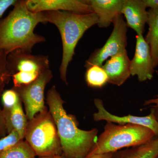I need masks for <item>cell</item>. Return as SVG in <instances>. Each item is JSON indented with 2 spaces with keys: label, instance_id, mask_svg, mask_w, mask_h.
Returning <instances> with one entry per match:
<instances>
[{
  "label": "cell",
  "instance_id": "cell-14",
  "mask_svg": "<svg viewBox=\"0 0 158 158\" xmlns=\"http://www.w3.org/2000/svg\"><path fill=\"white\" fill-rule=\"evenodd\" d=\"M98 17L97 25L108 27L115 18L121 15L124 0H85Z\"/></svg>",
  "mask_w": 158,
  "mask_h": 158
},
{
  "label": "cell",
  "instance_id": "cell-5",
  "mask_svg": "<svg viewBox=\"0 0 158 158\" xmlns=\"http://www.w3.org/2000/svg\"><path fill=\"white\" fill-rule=\"evenodd\" d=\"M24 138L39 157L62 156L56 126L48 109L28 121Z\"/></svg>",
  "mask_w": 158,
  "mask_h": 158
},
{
  "label": "cell",
  "instance_id": "cell-13",
  "mask_svg": "<svg viewBox=\"0 0 158 158\" xmlns=\"http://www.w3.org/2000/svg\"><path fill=\"white\" fill-rule=\"evenodd\" d=\"M121 15L125 18L127 27L135 31L137 35L143 34L148 15L142 0H124Z\"/></svg>",
  "mask_w": 158,
  "mask_h": 158
},
{
  "label": "cell",
  "instance_id": "cell-3",
  "mask_svg": "<svg viewBox=\"0 0 158 158\" xmlns=\"http://www.w3.org/2000/svg\"><path fill=\"white\" fill-rule=\"evenodd\" d=\"M46 22L53 24L59 30L62 45V55L59 74L61 80L67 84V69L75 55L79 40L85 32L97 25L98 17L94 12L78 14L65 11L44 12Z\"/></svg>",
  "mask_w": 158,
  "mask_h": 158
},
{
  "label": "cell",
  "instance_id": "cell-29",
  "mask_svg": "<svg viewBox=\"0 0 158 158\" xmlns=\"http://www.w3.org/2000/svg\"><path fill=\"white\" fill-rule=\"evenodd\" d=\"M56 156H49V157H39V158H56Z\"/></svg>",
  "mask_w": 158,
  "mask_h": 158
},
{
  "label": "cell",
  "instance_id": "cell-4",
  "mask_svg": "<svg viewBox=\"0 0 158 158\" xmlns=\"http://www.w3.org/2000/svg\"><path fill=\"white\" fill-rule=\"evenodd\" d=\"M156 137L152 130L142 126L107 122L87 158L145 144Z\"/></svg>",
  "mask_w": 158,
  "mask_h": 158
},
{
  "label": "cell",
  "instance_id": "cell-20",
  "mask_svg": "<svg viewBox=\"0 0 158 158\" xmlns=\"http://www.w3.org/2000/svg\"><path fill=\"white\" fill-rule=\"evenodd\" d=\"M7 55L3 51H0V97L4 92L5 86L11 79L7 67Z\"/></svg>",
  "mask_w": 158,
  "mask_h": 158
},
{
  "label": "cell",
  "instance_id": "cell-1",
  "mask_svg": "<svg viewBox=\"0 0 158 158\" xmlns=\"http://www.w3.org/2000/svg\"><path fill=\"white\" fill-rule=\"evenodd\" d=\"M47 103L56 126L62 156L64 158H87L97 141L98 129L79 128L76 118L68 114L64 109L65 102L56 86L48 91Z\"/></svg>",
  "mask_w": 158,
  "mask_h": 158
},
{
  "label": "cell",
  "instance_id": "cell-12",
  "mask_svg": "<svg viewBox=\"0 0 158 158\" xmlns=\"http://www.w3.org/2000/svg\"><path fill=\"white\" fill-rule=\"evenodd\" d=\"M131 60L127 50L111 57L102 66L108 76V83L120 86L131 76Z\"/></svg>",
  "mask_w": 158,
  "mask_h": 158
},
{
  "label": "cell",
  "instance_id": "cell-30",
  "mask_svg": "<svg viewBox=\"0 0 158 158\" xmlns=\"http://www.w3.org/2000/svg\"><path fill=\"white\" fill-rule=\"evenodd\" d=\"M56 158H64L63 157V156H56Z\"/></svg>",
  "mask_w": 158,
  "mask_h": 158
},
{
  "label": "cell",
  "instance_id": "cell-22",
  "mask_svg": "<svg viewBox=\"0 0 158 158\" xmlns=\"http://www.w3.org/2000/svg\"><path fill=\"white\" fill-rule=\"evenodd\" d=\"M22 140H23L16 131H12L0 138V152L13 147Z\"/></svg>",
  "mask_w": 158,
  "mask_h": 158
},
{
  "label": "cell",
  "instance_id": "cell-24",
  "mask_svg": "<svg viewBox=\"0 0 158 158\" xmlns=\"http://www.w3.org/2000/svg\"><path fill=\"white\" fill-rule=\"evenodd\" d=\"M8 134L2 110L0 109V138Z\"/></svg>",
  "mask_w": 158,
  "mask_h": 158
},
{
  "label": "cell",
  "instance_id": "cell-6",
  "mask_svg": "<svg viewBox=\"0 0 158 158\" xmlns=\"http://www.w3.org/2000/svg\"><path fill=\"white\" fill-rule=\"evenodd\" d=\"M7 67L13 88H18L30 85L43 72L50 69V61L48 56L17 50L7 55Z\"/></svg>",
  "mask_w": 158,
  "mask_h": 158
},
{
  "label": "cell",
  "instance_id": "cell-26",
  "mask_svg": "<svg viewBox=\"0 0 158 158\" xmlns=\"http://www.w3.org/2000/svg\"><path fill=\"white\" fill-rule=\"evenodd\" d=\"M144 106L152 105L158 107V95H156V98L151 99L145 101L144 104Z\"/></svg>",
  "mask_w": 158,
  "mask_h": 158
},
{
  "label": "cell",
  "instance_id": "cell-17",
  "mask_svg": "<svg viewBox=\"0 0 158 158\" xmlns=\"http://www.w3.org/2000/svg\"><path fill=\"white\" fill-rule=\"evenodd\" d=\"M148 31L145 39L149 45L154 68L158 65V8L148 11Z\"/></svg>",
  "mask_w": 158,
  "mask_h": 158
},
{
  "label": "cell",
  "instance_id": "cell-25",
  "mask_svg": "<svg viewBox=\"0 0 158 158\" xmlns=\"http://www.w3.org/2000/svg\"><path fill=\"white\" fill-rule=\"evenodd\" d=\"M144 6L146 9L148 8L151 9L158 8V0H142Z\"/></svg>",
  "mask_w": 158,
  "mask_h": 158
},
{
  "label": "cell",
  "instance_id": "cell-31",
  "mask_svg": "<svg viewBox=\"0 0 158 158\" xmlns=\"http://www.w3.org/2000/svg\"><path fill=\"white\" fill-rule=\"evenodd\" d=\"M157 158H158V157H157Z\"/></svg>",
  "mask_w": 158,
  "mask_h": 158
},
{
  "label": "cell",
  "instance_id": "cell-7",
  "mask_svg": "<svg viewBox=\"0 0 158 158\" xmlns=\"http://www.w3.org/2000/svg\"><path fill=\"white\" fill-rule=\"evenodd\" d=\"M113 23V29L110 37L104 45L90 55L85 62V68L93 65L102 66L108 58L127 50V27L122 15L115 18Z\"/></svg>",
  "mask_w": 158,
  "mask_h": 158
},
{
  "label": "cell",
  "instance_id": "cell-23",
  "mask_svg": "<svg viewBox=\"0 0 158 158\" xmlns=\"http://www.w3.org/2000/svg\"><path fill=\"white\" fill-rule=\"evenodd\" d=\"M17 0H0V18L9 7L14 6Z\"/></svg>",
  "mask_w": 158,
  "mask_h": 158
},
{
  "label": "cell",
  "instance_id": "cell-2",
  "mask_svg": "<svg viewBox=\"0 0 158 158\" xmlns=\"http://www.w3.org/2000/svg\"><path fill=\"white\" fill-rule=\"evenodd\" d=\"M39 23H46L44 12H32L26 1H17L8 16L0 21V51L7 55L17 50L31 53L34 46L46 41L34 33Z\"/></svg>",
  "mask_w": 158,
  "mask_h": 158
},
{
  "label": "cell",
  "instance_id": "cell-16",
  "mask_svg": "<svg viewBox=\"0 0 158 158\" xmlns=\"http://www.w3.org/2000/svg\"><path fill=\"white\" fill-rule=\"evenodd\" d=\"M158 157V137L145 144L120 150L113 153V158H157Z\"/></svg>",
  "mask_w": 158,
  "mask_h": 158
},
{
  "label": "cell",
  "instance_id": "cell-8",
  "mask_svg": "<svg viewBox=\"0 0 158 158\" xmlns=\"http://www.w3.org/2000/svg\"><path fill=\"white\" fill-rule=\"evenodd\" d=\"M52 77V72L50 69H48L30 85L18 88H13L19 94L24 105L26 115L28 121L47 109L44 103V90Z\"/></svg>",
  "mask_w": 158,
  "mask_h": 158
},
{
  "label": "cell",
  "instance_id": "cell-11",
  "mask_svg": "<svg viewBox=\"0 0 158 158\" xmlns=\"http://www.w3.org/2000/svg\"><path fill=\"white\" fill-rule=\"evenodd\" d=\"M26 3L28 10L35 13L65 11L85 14L93 12L85 0H27Z\"/></svg>",
  "mask_w": 158,
  "mask_h": 158
},
{
  "label": "cell",
  "instance_id": "cell-9",
  "mask_svg": "<svg viewBox=\"0 0 158 158\" xmlns=\"http://www.w3.org/2000/svg\"><path fill=\"white\" fill-rule=\"evenodd\" d=\"M94 104L97 110V112L93 114L94 121H106L116 124L142 126L152 130L156 137H158V122L152 109L149 115L146 116H138L131 115L118 116L112 114L106 110L102 100L101 99L95 98Z\"/></svg>",
  "mask_w": 158,
  "mask_h": 158
},
{
  "label": "cell",
  "instance_id": "cell-15",
  "mask_svg": "<svg viewBox=\"0 0 158 158\" xmlns=\"http://www.w3.org/2000/svg\"><path fill=\"white\" fill-rule=\"evenodd\" d=\"M21 100L10 109L3 108L8 134L15 131L23 140L24 139L28 120L24 112Z\"/></svg>",
  "mask_w": 158,
  "mask_h": 158
},
{
  "label": "cell",
  "instance_id": "cell-19",
  "mask_svg": "<svg viewBox=\"0 0 158 158\" xmlns=\"http://www.w3.org/2000/svg\"><path fill=\"white\" fill-rule=\"evenodd\" d=\"M36 156L34 151L24 140L0 152V158H35Z\"/></svg>",
  "mask_w": 158,
  "mask_h": 158
},
{
  "label": "cell",
  "instance_id": "cell-10",
  "mask_svg": "<svg viewBox=\"0 0 158 158\" xmlns=\"http://www.w3.org/2000/svg\"><path fill=\"white\" fill-rule=\"evenodd\" d=\"M154 69L149 45L143 34L137 35L135 55L130 62L131 76H136L140 82L151 80Z\"/></svg>",
  "mask_w": 158,
  "mask_h": 158
},
{
  "label": "cell",
  "instance_id": "cell-18",
  "mask_svg": "<svg viewBox=\"0 0 158 158\" xmlns=\"http://www.w3.org/2000/svg\"><path fill=\"white\" fill-rule=\"evenodd\" d=\"M85 80L89 87L102 88L108 83V76L102 66L93 65L87 69Z\"/></svg>",
  "mask_w": 158,
  "mask_h": 158
},
{
  "label": "cell",
  "instance_id": "cell-28",
  "mask_svg": "<svg viewBox=\"0 0 158 158\" xmlns=\"http://www.w3.org/2000/svg\"><path fill=\"white\" fill-rule=\"evenodd\" d=\"M151 107V109L153 110L156 119L158 122V107H156L153 106H152Z\"/></svg>",
  "mask_w": 158,
  "mask_h": 158
},
{
  "label": "cell",
  "instance_id": "cell-21",
  "mask_svg": "<svg viewBox=\"0 0 158 158\" xmlns=\"http://www.w3.org/2000/svg\"><path fill=\"white\" fill-rule=\"evenodd\" d=\"M1 98L3 108L5 109H10L13 107L21 100L19 94L13 88L4 90Z\"/></svg>",
  "mask_w": 158,
  "mask_h": 158
},
{
  "label": "cell",
  "instance_id": "cell-27",
  "mask_svg": "<svg viewBox=\"0 0 158 158\" xmlns=\"http://www.w3.org/2000/svg\"><path fill=\"white\" fill-rule=\"evenodd\" d=\"M113 153H106L95 155L88 158H113Z\"/></svg>",
  "mask_w": 158,
  "mask_h": 158
}]
</instances>
